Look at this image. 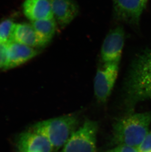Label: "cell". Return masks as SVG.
<instances>
[{"mask_svg":"<svg viewBox=\"0 0 151 152\" xmlns=\"http://www.w3.org/2000/svg\"><path fill=\"white\" fill-rule=\"evenodd\" d=\"M114 15L120 21L138 26L147 1L146 0H113Z\"/></svg>","mask_w":151,"mask_h":152,"instance_id":"obj_7","label":"cell"},{"mask_svg":"<svg viewBox=\"0 0 151 152\" xmlns=\"http://www.w3.org/2000/svg\"><path fill=\"white\" fill-rule=\"evenodd\" d=\"M98 131V123L87 119L73 132L60 152H97Z\"/></svg>","mask_w":151,"mask_h":152,"instance_id":"obj_4","label":"cell"},{"mask_svg":"<svg viewBox=\"0 0 151 152\" xmlns=\"http://www.w3.org/2000/svg\"><path fill=\"white\" fill-rule=\"evenodd\" d=\"M17 152H52L49 141L41 134L31 130L22 132L18 136L16 143Z\"/></svg>","mask_w":151,"mask_h":152,"instance_id":"obj_8","label":"cell"},{"mask_svg":"<svg viewBox=\"0 0 151 152\" xmlns=\"http://www.w3.org/2000/svg\"><path fill=\"white\" fill-rule=\"evenodd\" d=\"M37 34L42 47L48 45L56 34L57 23L54 17L53 18L30 21Z\"/></svg>","mask_w":151,"mask_h":152,"instance_id":"obj_13","label":"cell"},{"mask_svg":"<svg viewBox=\"0 0 151 152\" xmlns=\"http://www.w3.org/2000/svg\"><path fill=\"white\" fill-rule=\"evenodd\" d=\"M119 64L104 63L97 69L94 78V92L99 102L106 103L110 98L118 75Z\"/></svg>","mask_w":151,"mask_h":152,"instance_id":"obj_5","label":"cell"},{"mask_svg":"<svg viewBox=\"0 0 151 152\" xmlns=\"http://www.w3.org/2000/svg\"><path fill=\"white\" fill-rule=\"evenodd\" d=\"M12 41L33 48L42 47L37 34L31 23H15Z\"/></svg>","mask_w":151,"mask_h":152,"instance_id":"obj_12","label":"cell"},{"mask_svg":"<svg viewBox=\"0 0 151 152\" xmlns=\"http://www.w3.org/2000/svg\"><path fill=\"white\" fill-rule=\"evenodd\" d=\"M78 117L75 114L42 121L34 124L31 131L46 138L52 145L54 150L62 148L78 125Z\"/></svg>","mask_w":151,"mask_h":152,"instance_id":"obj_3","label":"cell"},{"mask_svg":"<svg viewBox=\"0 0 151 152\" xmlns=\"http://www.w3.org/2000/svg\"><path fill=\"white\" fill-rule=\"evenodd\" d=\"M15 23L11 19H7L0 22V42L7 43L12 40Z\"/></svg>","mask_w":151,"mask_h":152,"instance_id":"obj_14","label":"cell"},{"mask_svg":"<svg viewBox=\"0 0 151 152\" xmlns=\"http://www.w3.org/2000/svg\"><path fill=\"white\" fill-rule=\"evenodd\" d=\"M23 10L30 21L54 18L51 0H25Z\"/></svg>","mask_w":151,"mask_h":152,"instance_id":"obj_10","label":"cell"},{"mask_svg":"<svg viewBox=\"0 0 151 152\" xmlns=\"http://www.w3.org/2000/svg\"><path fill=\"white\" fill-rule=\"evenodd\" d=\"M146 1H147V0H146Z\"/></svg>","mask_w":151,"mask_h":152,"instance_id":"obj_18","label":"cell"},{"mask_svg":"<svg viewBox=\"0 0 151 152\" xmlns=\"http://www.w3.org/2000/svg\"><path fill=\"white\" fill-rule=\"evenodd\" d=\"M136 148L138 152H151V131Z\"/></svg>","mask_w":151,"mask_h":152,"instance_id":"obj_16","label":"cell"},{"mask_svg":"<svg viewBox=\"0 0 151 152\" xmlns=\"http://www.w3.org/2000/svg\"><path fill=\"white\" fill-rule=\"evenodd\" d=\"M151 123V111L128 113L113 124V143L137 148L148 133Z\"/></svg>","mask_w":151,"mask_h":152,"instance_id":"obj_2","label":"cell"},{"mask_svg":"<svg viewBox=\"0 0 151 152\" xmlns=\"http://www.w3.org/2000/svg\"><path fill=\"white\" fill-rule=\"evenodd\" d=\"M106 152H138L137 148L128 145H116L114 148L108 150Z\"/></svg>","mask_w":151,"mask_h":152,"instance_id":"obj_17","label":"cell"},{"mask_svg":"<svg viewBox=\"0 0 151 152\" xmlns=\"http://www.w3.org/2000/svg\"><path fill=\"white\" fill-rule=\"evenodd\" d=\"M124 92L129 113L139 102L151 99V48L134 59L124 82Z\"/></svg>","mask_w":151,"mask_h":152,"instance_id":"obj_1","label":"cell"},{"mask_svg":"<svg viewBox=\"0 0 151 152\" xmlns=\"http://www.w3.org/2000/svg\"><path fill=\"white\" fill-rule=\"evenodd\" d=\"M125 37V31L122 26H117L110 31L102 46L101 56L103 63H120Z\"/></svg>","mask_w":151,"mask_h":152,"instance_id":"obj_6","label":"cell"},{"mask_svg":"<svg viewBox=\"0 0 151 152\" xmlns=\"http://www.w3.org/2000/svg\"><path fill=\"white\" fill-rule=\"evenodd\" d=\"M53 15L61 28L68 26L79 12L78 6L73 0H51Z\"/></svg>","mask_w":151,"mask_h":152,"instance_id":"obj_9","label":"cell"},{"mask_svg":"<svg viewBox=\"0 0 151 152\" xmlns=\"http://www.w3.org/2000/svg\"><path fill=\"white\" fill-rule=\"evenodd\" d=\"M7 43L0 42V71L8 69L9 57Z\"/></svg>","mask_w":151,"mask_h":152,"instance_id":"obj_15","label":"cell"},{"mask_svg":"<svg viewBox=\"0 0 151 152\" xmlns=\"http://www.w3.org/2000/svg\"><path fill=\"white\" fill-rule=\"evenodd\" d=\"M7 49L9 57L8 69L19 66L38 54V52L34 48L13 41L7 43Z\"/></svg>","mask_w":151,"mask_h":152,"instance_id":"obj_11","label":"cell"}]
</instances>
